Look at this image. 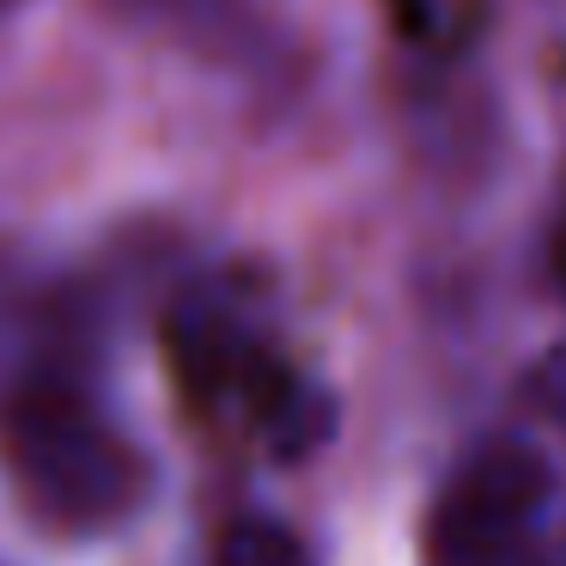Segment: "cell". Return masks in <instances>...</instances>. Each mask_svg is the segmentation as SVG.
Wrapping results in <instances>:
<instances>
[{
  "label": "cell",
  "mask_w": 566,
  "mask_h": 566,
  "mask_svg": "<svg viewBox=\"0 0 566 566\" xmlns=\"http://www.w3.org/2000/svg\"><path fill=\"white\" fill-rule=\"evenodd\" d=\"M554 269H560V281H566V201H560V226H554Z\"/></svg>",
  "instance_id": "obj_5"
},
{
  "label": "cell",
  "mask_w": 566,
  "mask_h": 566,
  "mask_svg": "<svg viewBox=\"0 0 566 566\" xmlns=\"http://www.w3.org/2000/svg\"><path fill=\"white\" fill-rule=\"evenodd\" d=\"M524 402L536 408L542 420H554V427L566 432V342L548 347V354L524 371Z\"/></svg>",
  "instance_id": "obj_4"
},
{
  "label": "cell",
  "mask_w": 566,
  "mask_h": 566,
  "mask_svg": "<svg viewBox=\"0 0 566 566\" xmlns=\"http://www.w3.org/2000/svg\"><path fill=\"white\" fill-rule=\"evenodd\" d=\"M0 451L38 524L92 536L147 500V457L62 371L25 378L0 408Z\"/></svg>",
  "instance_id": "obj_1"
},
{
  "label": "cell",
  "mask_w": 566,
  "mask_h": 566,
  "mask_svg": "<svg viewBox=\"0 0 566 566\" xmlns=\"http://www.w3.org/2000/svg\"><path fill=\"white\" fill-rule=\"evenodd\" d=\"M548 493H554V469L530 439L500 432V439L475 444L457 463L451 488L439 500V517H432L439 566H500L530 536Z\"/></svg>",
  "instance_id": "obj_2"
},
{
  "label": "cell",
  "mask_w": 566,
  "mask_h": 566,
  "mask_svg": "<svg viewBox=\"0 0 566 566\" xmlns=\"http://www.w3.org/2000/svg\"><path fill=\"white\" fill-rule=\"evenodd\" d=\"M213 566H311V560H305V548H298L293 530L262 524V517H244V524H232L220 536Z\"/></svg>",
  "instance_id": "obj_3"
}]
</instances>
